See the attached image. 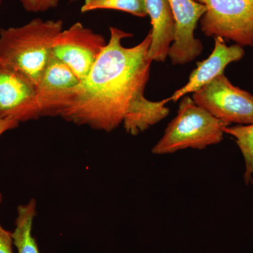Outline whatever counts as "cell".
Here are the masks:
<instances>
[{"mask_svg":"<svg viewBox=\"0 0 253 253\" xmlns=\"http://www.w3.org/2000/svg\"><path fill=\"white\" fill-rule=\"evenodd\" d=\"M110 38L71 104L60 117L78 126L109 132L121 124L131 108L144 96L152 61L148 57L150 32L132 47L122 44L133 35L110 27Z\"/></svg>","mask_w":253,"mask_h":253,"instance_id":"cell-1","label":"cell"},{"mask_svg":"<svg viewBox=\"0 0 253 253\" xmlns=\"http://www.w3.org/2000/svg\"><path fill=\"white\" fill-rule=\"evenodd\" d=\"M62 20L36 18L21 26L0 29V61L31 80L36 87L52 54Z\"/></svg>","mask_w":253,"mask_h":253,"instance_id":"cell-2","label":"cell"},{"mask_svg":"<svg viewBox=\"0 0 253 253\" xmlns=\"http://www.w3.org/2000/svg\"><path fill=\"white\" fill-rule=\"evenodd\" d=\"M229 126L217 119L184 96L179 103L177 115L168 124L164 134L152 149V154H170L186 149H204L219 144L224 129Z\"/></svg>","mask_w":253,"mask_h":253,"instance_id":"cell-3","label":"cell"},{"mask_svg":"<svg viewBox=\"0 0 253 253\" xmlns=\"http://www.w3.org/2000/svg\"><path fill=\"white\" fill-rule=\"evenodd\" d=\"M207 7L200 20L205 36L253 47V0H195Z\"/></svg>","mask_w":253,"mask_h":253,"instance_id":"cell-4","label":"cell"},{"mask_svg":"<svg viewBox=\"0 0 253 253\" xmlns=\"http://www.w3.org/2000/svg\"><path fill=\"white\" fill-rule=\"evenodd\" d=\"M198 106L226 124H253V94L234 85L221 74L193 93Z\"/></svg>","mask_w":253,"mask_h":253,"instance_id":"cell-5","label":"cell"},{"mask_svg":"<svg viewBox=\"0 0 253 253\" xmlns=\"http://www.w3.org/2000/svg\"><path fill=\"white\" fill-rule=\"evenodd\" d=\"M106 44L102 35L77 22L55 38L52 54L66 63L82 82L87 77Z\"/></svg>","mask_w":253,"mask_h":253,"instance_id":"cell-6","label":"cell"},{"mask_svg":"<svg viewBox=\"0 0 253 253\" xmlns=\"http://www.w3.org/2000/svg\"><path fill=\"white\" fill-rule=\"evenodd\" d=\"M41 117L36 84L0 61V118L21 123Z\"/></svg>","mask_w":253,"mask_h":253,"instance_id":"cell-7","label":"cell"},{"mask_svg":"<svg viewBox=\"0 0 253 253\" xmlns=\"http://www.w3.org/2000/svg\"><path fill=\"white\" fill-rule=\"evenodd\" d=\"M81 84V80L72 70L51 54L37 85L42 117H60L74 99Z\"/></svg>","mask_w":253,"mask_h":253,"instance_id":"cell-8","label":"cell"},{"mask_svg":"<svg viewBox=\"0 0 253 253\" xmlns=\"http://www.w3.org/2000/svg\"><path fill=\"white\" fill-rule=\"evenodd\" d=\"M176 23L175 38L169 49L173 65L191 62L204 51V45L194 31L207 7L195 0H168Z\"/></svg>","mask_w":253,"mask_h":253,"instance_id":"cell-9","label":"cell"},{"mask_svg":"<svg viewBox=\"0 0 253 253\" xmlns=\"http://www.w3.org/2000/svg\"><path fill=\"white\" fill-rule=\"evenodd\" d=\"M214 47L208 59L196 63V68L190 74L185 85L176 90L168 101H177L189 93L199 91L203 86L217 76L224 74V70L229 63L238 62L244 57L243 46L235 44L227 46L223 38H214Z\"/></svg>","mask_w":253,"mask_h":253,"instance_id":"cell-10","label":"cell"},{"mask_svg":"<svg viewBox=\"0 0 253 253\" xmlns=\"http://www.w3.org/2000/svg\"><path fill=\"white\" fill-rule=\"evenodd\" d=\"M152 29L148 57L151 61L165 62L175 38L176 23L168 0H145Z\"/></svg>","mask_w":253,"mask_h":253,"instance_id":"cell-11","label":"cell"},{"mask_svg":"<svg viewBox=\"0 0 253 253\" xmlns=\"http://www.w3.org/2000/svg\"><path fill=\"white\" fill-rule=\"evenodd\" d=\"M168 102V99L152 101L145 96L141 98L131 108L123 120L125 130L131 135L136 136L161 122L169 115V109L166 106Z\"/></svg>","mask_w":253,"mask_h":253,"instance_id":"cell-12","label":"cell"},{"mask_svg":"<svg viewBox=\"0 0 253 253\" xmlns=\"http://www.w3.org/2000/svg\"><path fill=\"white\" fill-rule=\"evenodd\" d=\"M36 201L30 200L25 205L17 208V217L15 221V229L11 232L13 244L18 253H40L36 240L32 235L33 219L36 215Z\"/></svg>","mask_w":253,"mask_h":253,"instance_id":"cell-13","label":"cell"},{"mask_svg":"<svg viewBox=\"0 0 253 253\" xmlns=\"http://www.w3.org/2000/svg\"><path fill=\"white\" fill-rule=\"evenodd\" d=\"M224 133L235 138L246 163L245 182L247 185H253V124L227 126L224 129Z\"/></svg>","mask_w":253,"mask_h":253,"instance_id":"cell-14","label":"cell"},{"mask_svg":"<svg viewBox=\"0 0 253 253\" xmlns=\"http://www.w3.org/2000/svg\"><path fill=\"white\" fill-rule=\"evenodd\" d=\"M99 9L125 11L138 17L148 16L145 0H84L81 12Z\"/></svg>","mask_w":253,"mask_h":253,"instance_id":"cell-15","label":"cell"},{"mask_svg":"<svg viewBox=\"0 0 253 253\" xmlns=\"http://www.w3.org/2000/svg\"><path fill=\"white\" fill-rule=\"evenodd\" d=\"M61 0H19L25 11L29 13L46 12L59 6Z\"/></svg>","mask_w":253,"mask_h":253,"instance_id":"cell-16","label":"cell"},{"mask_svg":"<svg viewBox=\"0 0 253 253\" xmlns=\"http://www.w3.org/2000/svg\"><path fill=\"white\" fill-rule=\"evenodd\" d=\"M2 196L0 194V205L2 202ZM11 232L6 230L0 224V253H14Z\"/></svg>","mask_w":253,"mask_h":253,"instance_id":"cell-17","label":"cell"},{"mask_svg":"<svg viewBox=\"0 0 253 253\" xmlns=\"http://www.w3.org/2000/svg\"><path fill=\"white\" fill-rule=\"evenodd\" d=\"M20 123L12 120L1 119L0 118V136L6 131L16 129Z\"/></svg>","mask_w":253,"mask_h":253,"instance_id":"cell-18","label":"cell"},{"mask_svg":"<svg viewBox=\"0 0 253 253\" xmlns=\"http://www.w3.org/2000/svg\"><path fill=\"white\" fill-rule=\"evenodd\" d=\"M3 0H0V6H1V2H2Z\"/></svg>","mask_w":253,"mask_h":253,"instance_id":"cell-19","label":"cell"},{"mask_svg":"<svg viewBox=\"0 0 253 253\" xmlns=\"http://www.w3.org/2000/svg\"><path fill=\"white\" fill-rule=\"evenodd\" d=\"M72 1H75V0H72Z\"/></svg>","mask_w":253,"mask_h":253,"instance_id":"cell-20","label":"cell"}]
</instances>
